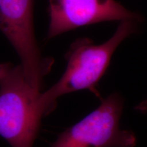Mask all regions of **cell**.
Listing matches in <instances>:
<instances>
[{"instance_id":"1","label":"cell","mask_w":147,"mask_h":147,"mask_svg":"<svg viewBox=\"0 0 147 147\" xmlns=\"http://www.w3.org/2000/svg\"><path fill=\"white\" fill-rule=\"evenodd\" d=\"M135 22L121 21L113 36L102 45H95L89 38H80L74 42L65 56V72L54 85L38 96L37 104L43 117L56 108L57 101L63 95L87 89L99 96L97 84L117 47L136 32Z\"/></svg>"},{"instance_id":"2","label":"cell","mask_w":147,"mask_h":147,"mask_svg":"<svg viewBox=\"0 0 147 147\" xmlns=\"http://www.w3.org/2000/svg\"><path fill=\"white\" fill-rule=\"evenodd\" d=\"M40 93L21 64L0 63V136L11 147L34 146L43 117L37 104Z\"/></svg>"},{"instance_id":"3","label":"cell","mask_w":147,"mask_h":147,"mask_svg":"<svg viewBox=\"0 0 147 147\" xmlns=\"http://www.w3.org/2000/svg\"><path fill=\"white\" fill-rule=\"evenodd\" d=\"M0 31L19 56L29 84L41 92L54 60L42 56L36 42L34 0H0Z\"/></svg>"},{"instance_id":"4","label":"cell","mask_w":147,"mask_h":147,"mask_svg":"<svg viewBox=\"0 0 147 147\" xmlns=\"http://www.w3.org/2000/svg\"><path fill=\"white\" fill-rule=\"evenodd\" d=\"M123 102L118 93L103 99L96 109L61 132L51 147H134V132L120 127Z\"/></svg>"},{"instance_id":"5","label":"cell","mask_w":147,"mask_h":147,"mask_svg":"<svg viewBox=\"0 0 147 147\" xmlns=\"http://www.w3.org/2000/svg\"><path fill=\"white\" fill-rule=\"evenodd\" d=\"M49 23L47 38L78 27L101 22L139 20L116 0H49Z\"/></svg>"},{"instance_id":"6","label":"cell","mask_w":147,"mask_h":147,"mask_svg":"<svg viewBox=\"0 0 147 147\" xmlns=\"http://www.w3.org/2000/svg\"><path fill=\"white\" fill-rule=\"evenodd\" d=\"M135 109L138 110L141 113H147V99L142 102H140L138 105L135 107Z\"/></svg>"}]
</instances>
